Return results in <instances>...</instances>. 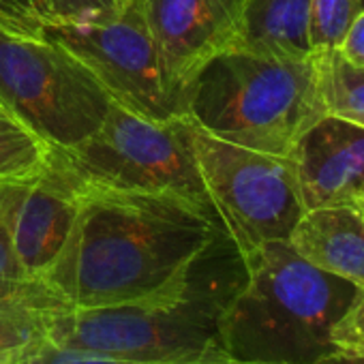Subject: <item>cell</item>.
I'll return each instance as SVG.
<instances>
[{"label":"cell","mask_w":364,"mask_h":364,"mask_svg":"<svg viewBox=\"0 0 364 364\" xmlns=\"http://www.w3.org/2000/svg\"><path fill=\"white\" fill-rule=\"evenodd\" d=\"M191 118L152 120L112 101L99 129L54 159L88 185L161 193L213 208L198 167Z\"/></svg>","instance_id":"obj_5"},{"label":"cell","mask_w":364,"mask_h":364,"mask_svg":"<svg viewBox=\"0 0 364 364\" xmlns=\"http://www.w3.org/2000/svg\"><path fill=\"white\" fill-rule=\"evenodd\" d=\"M225 232L215 208L80 180V210L43 281L71 306L139 300L165 287Z\"/></svg>","instance_id":"obj_1"},{"label":"cell","mask_w":364,"mask_h":364,"mask_svg":"<svg viewBox=\"0 0 364 364\" xmlns=\"http://www.w3.org/2000/svg\"><path fill=\"white\" fill-rule=\"evenodd\" d=\"M0 364H11V362H5V360H0Z\"/></svg>","instance_id":"obj_26"},{"label":"cell","mask_w":364,"mask_h":364,"mask_svg":"<svg viewBox=\"0 0 364 364\" xmlns=\"http://www.w3.org/2000/svg\"><path fill=\"white\" fill-rule=\"evenodd\" d=\"M319 270L364 289V215L353 206L304 210L287 240Z\"/></svg>","instance_id":"obj_12"},{"label":"cell","mask_w":364,"mask_h":364,"mask_svg":"<svg viewBox=\"0 0 364 364\" xmlns=\"http://www.w3.org/2000/svg\"><path fill=\"white\" fill-rule=\"evenodd\" d=\"M187 116L208 135L257 152L289 156L321 116L317 56L279 58L230 48L185 86Z\"/></svg>","instance_id":"obj_4"},{"label":"cell","mask_w":364,"mask_h":364,"mask_svg":"<svg viewBox=\"0 0 364 364\" xmlns=\"http://www.w3.org/2000/svg\"><path fill=\"white\" fill-rule=\"evenodd\" d=\"M315 364H364V347H334Z\"/></svg>","instance_id":"obj_24"},{"label":"cell","mask_w":364,"mask_h":364,"mask_svg":"<svg viewBox=\"0 0 364 364\" xmlns=\"http://www.w3.org/2000/svg\"><path fill=\"white\" fill-rule=\"evenodd\" d=\"M0 116H7V114H5V112H3V109H0Z\"/></svg>","instance_id":"obj_27"},{"label":"cell","mask_w":364,"mask_h":364,"mask_svg":"<svg viewBox=\"0 0 364 364\" xmlns=\"http://www.w3.org/2000/svg\"><path fill=\"white\" fill-rule=\"evenodd\" d=\"M191 137L213 208L240 253L289 240L304 215L291 159L217 139L196 124Z\"/></svg>","instance_id":"obj_7"},{"label":"cell","mask_w":364,"mask_h":364,"mask_svg":"<svg viewBox=\"0 0 364 364\" xmlns=\"http://www.w3.org/2000/svg\"><path fill=\"white\" fill-rule=\"evenodd\" d=\"M247 281L221 321L223 353L259 364H315L360 287L319 270L287 240L249 255Z\"/></svg>","instance_id":"obj_3"},{"label":"cell","mask_w":364,"mask_h":364,"mask_svg":"<svg viewBox=\"0 0 364 364\" xmlns=\"http://www.w3.org/2000/svg\"><path fill=\"white\" fill-rule=\"evenodd\" d=\"M14 364H141V362L101 355V353L75 349V347H63V345L52 343L50 338H43L41 343L33 345L28 351L18 355Z\"/></svg>","instance_id":"obj_19"},{"label":"cell","mask_w":364,"mask_h":364,"mask_svg":"<svg viewBox=\"0 0 364 364\" xmlns=\"http://www.w3.org/2000/svg\"><path fill=\"white\" fill-rule=\"evenodd\" d=\"M165 71L185 86L213 56L236 48L245 0H139Z\"/></svg>","instance_id":"obj_10"},{"label":"cell","mask_w":364,"mask_h":364,"mask_svg":"<svg viewBox=\"0 0 364 364\" xmlns=\"http://www.w3.org/2000/svg\"><path fill=\"white\" fill-rule=\"evenodd\" d=\"M247 281V259L221 232L159 291L133 302L63 309L48 338L141 364H182L223 353L221 321Z\"/></svg>","instance_id":"obj_2"},{"label":"cell","mask_w":364,"mask_h":364,"mask_svg":"<svg viewBox=\"0 0 364 364\" xmlns=\"http://www.w3.org/2000/svg\"><path fill=\"white\" fill-rule=\"evenodd\" d=\"M63 309L3 306L0 309V360L11 362L48 338L50 317Z\"/></svg>","instance_id":"obj_17"},{"label":"cell","mask_w":364,"mask_h":364,"mask_svg":"<svg viewBox=\"0 0 364 364\" xmlns=\"http://www.w3.org/2000/svg\"><path fill=\"white\" fill-rule=\"evenodd\" d=\"M298 191L304 210L328 206L364 208V127L326 114L294 144Z\"/></svg>","instance_id":"obj_11"},{"label":"cell","mask_w":364,"mask_h":364,"mask_svg":"<svg viewBox=\"0 0 364 364\" xmlns=\"http://www.w3.org/2000/svg\"><path fill=\"white\" fill-rule=\"evenodd\" d=\"M182 364H259V362H247V360H236L228 353H215V355H206L193 362H182Z\"/></svg>","instance_id":"obj_25"},{"label":"cell","mask_w":364,"mask_h":364,"mask_svg":"<svg viewBox=\"0 0 364 364\" xmlns=\"http://www.w3.org/2000/svg\"><path fill=\"white\" fill-rule=\"evenodd\" d=\"M129 5V0H0V24L39 35L46 28L101 22Z\"/></svg>","instance_id":"obj_14"},{"label":"cell","mask_w":364,"mask_h":364,"mask_svg":"<svg viewBox=\"0 0 364 364\" xmlns=\"http://www.w3.org/2000/svg\"><path fill=\"white\" fill-rule=\"evenodd\" d=\"M236 48L279 58H311V0H245Z\"/></svg>","instance_id":"obj_13"},{"label":"cell","mask_w":364,"mask_h":364,"mask_svg":"<svg viewBox=\"0 0 364 364\" xmlns=\"http://www.w3.org/2000/svg\"><path fill=\"white\" fill-rule=\"evenodd\" d=\"M112 97L63 46L0 24V109L50 148L92 135Z\"/></svg>","instance_id":"obj_6"},{"label":"cell","mask_w":364,"mask_h":364,"mask_svg":"<svg viewBox=\"0 0 364 364\" xmlns=\"http://www.w3.org/2000/svg\"><path fill=\"white\" fill-rule=\"evenodd\" d=\"M347 63L364 67V14L353 20L349 31L345 33L338 50H336Z\"/></svg>","instance_id":"obj_22"},{"label":"cell","mask_w":364,"mask_h":364,"mask_svg":"<svg viewBox=\"0 0 364 364\" xmlns=\"http://www.w3.org/2000/svg\"><path fill=\"white\" fill-rule=\"evenodd\" d=\"M317 65L326 112L351 122L364 120V67L347 63L338 52L317 56Z\"/></svg>","instance_id":"obj_15"},{"label":"cell","mask_w":364,"mask_h":364,"mask_svg":"<svg viewBox=\"0 0 364 364\" xmlns=\"http://www.w3.org/2000/svg\"><path fill=\"white\" fill-rule=\"evenodd\" d=\"M0 279H28L14 253L7 228L0 221Z\"/></svg>","instance_id":"obj_23"},{"label":"cell","mask_w":364,"mask_h":364,"mask_svg":"<svg viewBox=\"0 0 364 364\" xmlns=\"http://www.w3.org/2000/svg\"><path fill=\"white\" fill-rule=\"evenodd\" d=\"M358 124H362V127H364V120H360V122H358Z\"/></svg>","instance_id":"obj_28"},{"label":"cell","mask_w":364,"mask_h":364,"mask_svg":"<svg viewBox=\"0 0 364 364\" xmlns=\"http://www.w3.org/2000/svg\"><path fill=\"white\" fill-rule=\"evenodd\" d=\"M52 148L9 116H0V180L43 169Z\"/></svg>","instance_id":"obj_16"},{"label":"cell","mask_w":364,"mask_h":364,"mask_svg":"<svg viewBox=\"0 0 364 364\" xmlns=\"http://www.w3.org/2000/svg\"><path fill=\"white\" fill-rule=\"evenodd\" d=\"M80 210V180L54 154L43 169L0 180V221L28 279L58 259Z\"/></svg>","instance_id":"obj_9"},{"label":"cell","mask_w":364,"mask_h":364,"mask_svg":"<svg viewBox=\"0 0 364 364\" xmlns=\"http://www.w3.org/2000/svg\"><path fill=\"white\" fill-rule=\"evenodd\" d=\"M39 35L69 50L122 107L152 120L187 116L185 95L165 71L139 0H129L107 20L46 28Z\"/></svg>","instance_id":"obj_8"},{"label":"cell","mask_w":364,"mask_h":364,"mask_svg":"<svg viewBox=\"0 0 364 364\" xmlns=\"http://www.w3.org/2000/svg\"><path fill=\"white\" fill-rule=\"evenodd\" d=\"M334 347H364V289L332 328Z\"/></svg>","instance_id":"obj_21"},{"label":"cell","mask_w":364,"mask_h":364,"mask_svg":"<svg viewBox=\"0 0 364 364\" xmlns=\"http://www.w3.org/2000/svg\"><path fill=\"white\" fill-rule=\"evenodd\" d=\"M362 215H364V208H362Z\"/></svg>","instance_id":"obj_29"},{"label":"cell","mask_w":364,"mask_h":364,"mask_svg":"<svg viewBox=\"0 0 364 364\" xmlns=\"http://www.w3.org/2000/svg\"><path fill=\"white\" fill-rule=\"evenodd\" d=\"M364 14V0H311V50L315 56L338 50L345 33Z\"/></svg>","instance_id":"obj_18"},{"label":"cell","mask_w":364,"mask_h":364,"mask_svg":"<svg viewBox=\"0 0 364 364\" xmlns=\"http://www.w3.org/2000/svg\"><path fill=\"white\" fill-rule=\"evenodd\" d=\"M3 306L69 309V304L41 279H0V309Z\"/></svg>","instance_id":"obj_20"}]
</instances>
